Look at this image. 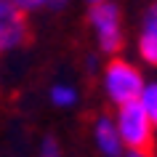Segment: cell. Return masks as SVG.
I'll return each mask as SVG.
<instances>
[{
    "label": "cell",
    "instance_id": "6",
    "mask_svg": "<svg viewBox=\"0 0 157 157\" xmlns=\"http://www.w3.org/2000/svg\"><path fill=\"white\" fill-rule=\"evenodd\" d=\"M93 136H96V144L107 157H120V133H117V125L109 120V117H99L93 123Z\"/></svg>",
    "mask_w": 157,
    "mask_h": 157
},
{
    "label": "cell",
    "instance_id": "11",
    "mask_svg": "<svg viewBox=\"0 0 157 157\" xmlns=\"http://www.w3.org/2000/svg\"><path fill=\"white\" fill-rule=\"evenodd\" d=\"M91 3H104V0H91Z\"/></svg>",
    "mask_w": 157,
    "mask_h": 157
},
{
    "label": "cell",
    "instance_id": "7",
    "mask_svg": "<svg viewBox=\"0 0 157 157\" xmlns=\"http://www.w3.org/2000/svg\"><path fill=\"white\" fill-rule=\"evenodd\" d=\"M141 104L147 109L149 120L157 125V83L155 85H144V91H141Z\"/></svg>",
    "mask_w": 157,
    "mask_h": 157
},
{
    "label": "cell",
    "instance_id": "3",
    "mask_svg": "<svg viewBox=\"0 0 157 157\" xmlns=\"http://www.w3.org/2000/svg\"><path fill=\"white\" fill-rule=\"evenodd\" d=\"M91 24L96 29V37H99V45L104 53H117L123 51V24H120V11L112 3H93L91 8Z\"/></svg>",
    "mask_w": 157,
    "mask_h": 157
},
{
    "label": "cell",
    "instance_id": "5",
    "mask_svg": "<svg viewBox=\"0 0 157 157\" xmlns=\"http://www.w3.org/2000/svg\"><path fill=\"white\" fill-rule=\"evenodd\" d=\"M139 53L147 64L157 67V3H152L144 16V32L139 37Z\"/></svg>",
    "mask_w": 157,
    "mask_h": 157
},
{
    "label": "cell",
    "instance_id": "2",
    "mask_svg": "<svg viewBox=\"0 0 157 157\" xmlns=\"http://www.w3.org/2000/svg\"><path fill=\"white\" fill-rule=\"evenodd\" d=\"M104 85H107L109 99L115 101L117 107H120V104H128V101L141 99V91H144L141 72H139L133 64L123 61V59H112V61L107 64Z\"/></svg>",
    "mask_w": 157,
    "mask_h": 157
},
{
    "label": "cell",
    "instance_id": "1",
    "mask_svg": "<svg viewBox=\"0 0 157 157\" xmlns=\"http://www.w3.org/2000/svg\"><path fill=\"white\" fill-rule=\"evenodd\" d=\"M117 133H120V139H123L131 149H136V152H144V155H152V152H155V123L149 120L141 99L120 104Z\"/></svg>",
    "mask_w": 157,
    "mask_h": 157
},
{
    "label": "cell",
    "instance_id": "12",
    "mask_svg": "<svg viewBox=\"0 0 157 157\" xmlns=\"http://www.w3.org/2000/svg\"><path fill=\"white\" fill-rule=\"evenodd\" d=\"M43 157H45V155H43Z\"/></svg>",
    "mask_w": 157,
    "mask_h": 157
},
{
    "label": "cell",
    "instance_id": "4",
    "mask_svg": "<svg viewBox=\"0 0 157 157\" xmlns=\"http://www.w3.org/2000/svg\"><path fill=\"white\" fill-rule=\"evenodd\" d=\"M29 40H32V29L24 8H19L13 0H0V53L27 45Z\"/></svg>",
    "mask_w": 157,
    "mask_h": 157
},
{
    "label": "cell",
    "instance_id": "9",
    "mask_svg": "<svg viewBox=\"0 0 157 157\" xmlns=\"http://www.w3.org/2000/svg\"><path fill=\"white\" fill-rule=\"evenodd\" d=\"M51 99H53V104H61V107H69V104H75V99H77V93L69 88V85H56L53 91H51Z\"/></svg>",
    "mask_w": 157,
    "mask_h": 157
},
{
    "label": "cell",
    "instance_id": "8",
    "mask_svg": "<svg viewBox=\"0 0 157 157\" xmlns=\"http://www.w3.org/2000/svg\"><path fill=\"white\" fill-rule=\"evenodd\" d=\"M19 8H24V11H32V8H53V11H59V8H64L67 6V0H13Z\"/></svg>",
    "mask_w": 157,
    "mask_h": 157
},
{
    "label": "cell",
    "instance_id": "10",
    "mask_svg": "<svg viewBox=\"0 0 157 157\" xmlns=\"http://www.w3.org/2000/svg\"><path fill=\"white\" fill-rule=\"evenodd\" d=\"M128 157H152V155H144V152H136V149H131V155Z\"/></svg>",
    "mask_w": 157,
    "mask_h": 157
}]
</instances>
